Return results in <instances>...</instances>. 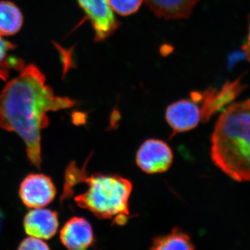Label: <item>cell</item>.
Here are the masks:
<instances>
[{"mask_svg":"<svg viewBox=\"0 0 250 250\" xmlns=\"http://www.w3.org/2000/svg\"><path fill=\"white\" fill-rule=\"evenodd\" d=\"M22 23V13L16 5L0 1V35H14L21 29Z\"/></svg>","mask_w":250,"mask_h":250,"instance_id":"cell-13","label":"cell"},{"mask_svg":"<svg viewBox=\"0 0 250 250\" xmlns=\"http://www.w3.org/2000/svg\"><path fill=\"white\" fill-rule=\"evenodd\" d=\"M143 0H108L113 11L123 16L136 13L142 4Z\"/></svg>","mask_w":250,"mask_h":250,"instance_id":"cell-15","label":"cell"},{"mask_svg":"<svg viewBox=\"0 0 250 250\" xmlns=\"http://www.w3.org/2000/svg\"><path fill=\"white\" fill-rule=\"evenodd\" d=\"M195 248V247L190 236L184 233L180 229L174 228L167 234L154 238L150 249L152 250H192Z\"/></svg>","mask_w":250,"mask_h":250,"instance_id":"cell-12","label":"cell"},{"mask_svg":"<svg viewBox=\"0 0 250 250\" xmlns=\"http://www.w3.org/2000/svg\"><path fill=\"white\" fill-rule=\"evenodd\" d=\"M58 228L57 213L43 207L32 208L24 217V228L29 236L49 239L55 235Z\"/></svg>","mask_w":250,"mask_h":250,"instance_id":"cell-9","label":"cell"},{"mask_svg":"<svg viewBox=\"0 0 250 250\" xmlns=\"http://www.w3.org/2000/svg\"><path fill=\"white\" fill-rule=\"evenodd\" d=\"M242 85L239 80L228 83L221 90L208 89L202 93L192 95L195 102L202 101V121L207 123L217 111L231 103L241 91Z\"/></svg>","mask_w":250,"mask_h":250,"instance_id":"cell-8","label":"cell"},{"mask_svg":"<svg viewBox=\"0 0 250 250\" xmlns=\"http://www.w3.org/2000/svg\"><path fill=\"white\" fill-rule=\"evenodd\" d=\"M136 164L147 174L162 173L170 168L173 161L172 149L167 143L158 139H148L136 154Z\"/></svg>","mask_w":250,"mask_h":250,"instance_id":"cell-4","label":"cell"},{"mask_svg":"<svg viewBox=\"0 0 250 250\" xmlns=\"http://www.w3.org/2000/svg\"><path fill=\"white\" fill-rule=\"evenodd\" d=\"M19 250H49V248L45 241L36 237L29 236L20 244Z\"/></svg>","mask_w":250,"mask_h":250,"instance_id":"cell-16","label":"cell"},{"mask_svg":"<svg viewBox=\"0 0 250 250\" xmlns=\"http://www.w3.org/2000/svg\"><path fill=\"white\" fill-rule=\"evenodd\" d=\"M77 1L93 25L95 41H104L116 30L118 22L113 14L108 0Z\"/></svg>","mask_w":250,"mask_h":250,"instance_id":"cell-5","label":"cell"},{"mask_svg":"<svg viewBox=\"0 0 250 250\" xmlns=\"http://www.w3.org/2000/svg\"><path fill=\"white\" fill-rule=\"evenodd\" d=\"M199 0H145L157 16L167 20L184 19L191 14Z\"/></svg>","mask_w":250,"mask_h":250,"instance_id":"cell-11","label":"cell"},{"mask_svg":"<svg viewBox=\"0 0 250 250\" xmlns=\"http://www.w3.org/2000/svg\"><path fill=\"white\" fill-rule=\"evenodd\" d=\"M16 47V45L9 41H5L0 35V79L6 80L9 78L11 62L9 52Z\"/></svg>","mask_w":250,"mask_h":250,"instance_id":"cell-14","label":"cell"},{"mask_svg":"<svg viewBox=\"0 0 250 250\" xmlns=\"http://www.w3.org/2000/svg\"><path fill=\"white\" fill-rule=\"evenodd\" d=\"M34 65L23 67L0 93V126L16 133L26 146L29 162L40 168L41 131L48 126L47 113L70 108L75 102L54 95Z\"/></svg>","mask_w":250,"mask_h":250,"instance_id":"cell-1","label":"cell"},{"mask_svg":"<svg viewBox=\"0 0 250 250\" xmlns=\"http://www.w3.org/2000/svg\"><path fill=\"white\" fill-rule=\"evenodd\" d=\"M56 188L52 179L45 174H32L23 180L20 197L24 205L31 208H41L53 201Z\"/></svg>","mask_w":250,"mask_h":250,"instance_id":"cell-6","label":"cell"},{"mask_svg":"<svg viewBox=\"0 0 250 250\" xmlns=\"http://www.w3.org/2000/svg\"><path fill=\"white\" fill-rule=\"evenodd\" d=\"M243 52H244L245 55L246 56V58L248 59V60L250 62V26L248 40H247L245 45H243Z\"/></svg>","mask_w":250,"mask_h":250,"instance_id":"cell-17","label":"cell"},{"mask_svg":"<svg viewBox=\"0 0 250 250\" xmlns=\"http://www.w3.org/2000/svg\"><path fill=\"white\" fill-rule=\"evenodd\" d=\"M2 214H1V212L0 211V231H1V225H2Z\"/></svg>","mask_w":250,"mask_h":250,"instance_id":"cell-18","label":"cell"},{"mask_svg":"<svg viewBox=\"0 0 250 250\" xmlns=\"http://www.w3.org/2000/svg\"><path fill=\"white\" fill-rule=\"evenodd\" d=\"M86 164L82 168H79L74 162L68 166L62 200L73 195V188L77 184L85 183L88 189L75 197L77 205L90 210L97 218H114L118 225H124L129 215V199L132 184L117 174L96 173L88 176Z\"/></svg>","mask_w":250,"mask_h":250,"instance_id":"cell-3","label":"cell"},{"mask_svg":"<svg viewBox=\"0 0 250 250\" xmlns=\"http://www.w3.org/2000/svg\"><path fill=\"white\" fill-rule=\"evenodd\" d=\"M166 118L172 129V139L174 135L196 127L202 121L201 108L194 100H179L167 108Z\"/></svg>","mask_w":250,"mask_h":250,"instance_id":"cell-7","label":"cell"},{"mask_svg":"<svg viewBox=\"0 0 250 250\" xmlns=\"http://www.w3.org/2000/svg\"><path fill=\"white\" fill-rule=\"evenodd\" d=\"M60 238L62 245L70 250H85L95 241L91 225L79 217H74L65 224L61 230Z\"/></svg>","mask_w":250,"mask_h":250,"instance_id":"cell-10","label":"cell"},{"mask_svg":"<svg viewBox=\"0 0 250 250\" xmlns=\"http://www.w3.org/2000/svg\"><path fill=\"white\" fill-rule=\"evenodd\" d=\"M215 166L238 182L250 181V99L230 105L219 117L211 136Z\"/></svg>","mask_w":250,"mask_h":250,"instance_id":"cell-2","label":"cell"}]
</instances>
